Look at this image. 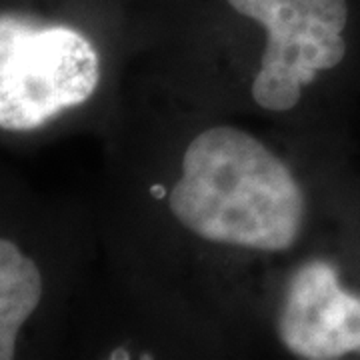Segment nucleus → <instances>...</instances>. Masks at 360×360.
<instances>
[{
    "label": "nucleus",
    "mask_w": 360,
    "mask_h": 360,
    "mask_svg": "<svg viewBox=\"0 0 360 360\" xmlns=\"http://www.w3.org/2000/svg\"><path fill=\"white\" fill-rule=\"evenodd\" d=\"M226 2L266 30L262 65L252 82V98L266 110H290L300 98V89L310 84L316 72L340 65L347 54L342 39L347 0Z\"/></svg>",
    "instance_id": "obj_3"
},
{
    "label": "nucleus",
    "mask_w": 360,
    "mask_h": 360,
    "mask_svg": "<svg viewBox=\"0 0 360 360\" xmlns=\"http://www.w3.org/2000/svg\"><path fill=\"white\" fill-rule=\"evenodd\" d=\"M168 205L206 240L272 252L295 245L304 219V196L286 165L231 127L205 130L188 144Z\"/></svg>",
    "instance_id": "obj_1"
},
{
    "label": "nucleus",
    "mask_w": 360,
    "mask_h": 360,
    "mask_svg": "<svg viewBox=\"0 0 360 360\" xmlns=\"http://www.w3.org/2000/svg\"><path fill=\"white\" fill-rule=\"evenodd\" d=\"M98 56L80 32L0 20V127L32 130L89 101L98 84Z\"/></svg>",
    "instance_id": "obj_2"
},
{
    "label": "nucleus",
    "mask_w": 360,
    "mask_h": 360,
    "mask_svg": "<svg viewBox=\"0 0 360 360\" xmlns=\"http://www.w3.org/2000/svg\"><path fill=\"white\" fill-rule=\"evenodd\" d=\"M278 335L300 359L335 360L360 352V298L338 286L330 264L309 262L288 286Z\"/></svg>",
    "instance_id": "obj_4"
},
{
    "label": "nucleus",
    "mask_w": 360,
    "mask_h": 360,
    "mask_svg": "<svg viewBox=\"0 0 360 360\" xmlns=\"http://www.w3.org/2000/svg\"><path fill=\"white\" fill-rule=\"evenodd\" d=\"M42 278L37 264L11 240L0 243V359L14 356L20 326L39 307Z\"/></svg>",
    "instance_id": "obj_5"
}]
</instances>
